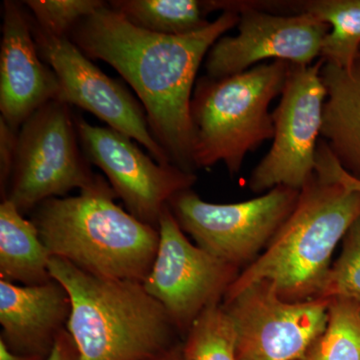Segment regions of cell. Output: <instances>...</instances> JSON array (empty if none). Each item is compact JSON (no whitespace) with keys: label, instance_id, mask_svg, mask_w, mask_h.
<instances>
[{"label":"cell","instance_id":"cell-1","mask_svg":"<svg viewBox=\"0 0 360 360\" xmlns=\"http://www.w3.org/2000/svg\"><path fill=\"white\" fill-rule=\"evenodd\" d=\"M238 21V11L226 9L200 32L169 37L137 27L108 4L79 21L68 39L131 85L151 134L172 165L193 172L191 104L196 75L212 45Z\"/></svg>","mask_w":360,"mask_h":360},{"label":"cell","instance_id":"cell-2","mask_svg":"<svg viewBox=\"0 0 360 360\" xmlns=\"http://www.w3.org/2000/svg\"><path fill=\"white\" fill-rule=\"evenodd\" d=\"M49 271L70 296L66 330L78 360H143L184 340L141 281L94 276L56 257Z\"/></svg>","mask_w":360,"mask_h":360},{"label":"cell","instance_id":"cell-3","mask_svg":"<svg viewBox=\"0 0 360 360\" xmlns=\"http://www.w3.org/2000/svg\"><path fill=\"white\" fill-rule=\"evenodd\" d=\"M359 215V191L314 174L290 217L239 274L224 300L260 281L274 284L286 302L316 300L333 266V251Z\"/></svg>","mask_w":360,"mask_h":360},{"label":"cell","instance_id":"cell-4","mask_svg":"<svg viewBox=\"0 0 360 360\" xmlns=\"http://www.w3.org/2000/svg\"><path fill=\"white\" fill-rule=\"evenodd\" d=\"M111 186L53 198L32 210V221L51 257L94 276L141 281L155 262L160 231L115 205Z\"/></svg>","mask_w":360,"mask_h":360},{"label":"cell","instance_id":"cell-5","mask_svg":"<svg viewBox=\"0 0 360 360\" xmlns=\"http://www.w3.org/2000/svg\"><path fill=\"white\" fill-rule=\"evenodd\" d=\"M291 63H260L232 77L196 82L191 104L194 168L224 162L238 174L245 156L274 139L269 105L285 86Z\"/></svg>","mask_w":360,"mask_h":360},{"label":"cell","instance_id":"cell-6","mask_svg":"<svg viewBox=\"0 0 360 360\" xmlns=\"http://www.w3.org/2000/svg\"><path fill=\"white\" fill-rule=\"evenodd\" d=\"M75 116L59 101L45 103L21 125L6 200L22 214L75 188L94 191L110 186L94 174L79 148Z\"/></svg>","mask_w":360,"mask_h":360},{"label":"cell","instance_id":"cell-7","mask_svg":"<svg viewBox=\"0 0 360 360\" xmlns=\"http://www.w3.org/2000/svg\"><path fill=\"white\" fill-rule=\"evenodd\" d=\"M300 193L278 186L253 200L222 205L202 200L188 189L167 205L196 245L240 269L266 248L292 212Z\"/></svg>","mask_w":360,"mask_h":360},{"label":"cell","instance_id":"cell-8","mask_svg":"<svg viewBox=\"0 0 360 360\" xmlns=\"http://www.w3.org/2000/svg\"><path fill=\"white\" fill-rule=\"evenodd\" d=\"M322 59L309 65H291L278 105L272 112L271 148L250 175L255 193L278 186L302 191L316 167L326 91Z\"/></svg>","mask_w":360,"mask_h":360},{"label":"cell","instance_id":"cell-9","mask_svg":"<svg viewBox=\"0 0 360 360\" xmlns=\"http://www.w3.org/2000/svg\"><path fill=\"white\" fill-rule=\"evenodd\" d=\"M160 245L144 279L146 291L165 307L184 340L205 310L221 305L239 269L194 245L168 205L158 224Z\"/></svg>","mask_w":360,"mask_h":360},{"label":"cell","instance_id":"cell-10","mask_svg":"<svg viewBox=\"0 0 360 360\" xmlns=\"http://www.w3.org/2000/svg\"><path fill=\"white\" fill-rule=\"evenodd\" d=\"M328 300L286 302L260 281L225 298L222 309L236 335L238 360H298L323 333Z\"/></svg>","mask_w":360,"mask_h":360},{"label":"cell","instance_id":"cell-11","mask_svg":"<svg viewBox=\"0 0 360 360\" xmlns=\"http://www.w3.org/2000/svg\"><path fill=\"white\" fill-rule=\"evenodd\" d=\"M213 11H238V32L220 37L206 56V77H232L264 60H281L309 65L321 58L322 42L329 32L328 23L307 13L277 15L257 4L210 1Z\"/></svg>","mask_w":360,"mask_h":360},{"label":"cell","instance_id":"cell-12","mask_svg":"<svg viewBox=\"0 0 360 360\" xmlns=\"http://www.w3.org/2000/svg\"><path fill=\"white\" fill-rule=\"evenodd\" d=\"M30 27L42 60L58 77V101L89 111L110 129L139 141L160 165H172L149 129L143 106L117 80L108 77L68 37H54L35 25Z\"/></svg>","mask_w":360,"mask_h":360},{"label":"cell","instance_id":"cell-13","mask_svg":"<svg viewBox=\"0 0 360 360\" xmlns=\"http://www.w3.org/2000/svg\"><path fill=\"white\" fill-rule=\"evenodd\" d=\"M75 125L87 160L103 170L127 212L143 224L158 229L169 200L198 180L193 172L156 162L122 132L94 127L80 116Z\"/></svg>","mask_w":360,"mask_h":360},{"label":"cell","instance_id":"cell-14","mask_svg":"<svg viewBox=\"0 0 360 360\" xmlns=\"http://www.w3.org/2000/svg\"><path fill=\"white\" fill-rule=\"evenodd\" d=\"M59 92L56 73L37 49L28 13L22 4L6 0L0 49V117L18 131L42 105L58 101Z\"/></svg>","mask_w":360,"mask_h":360},{"label":"cell","instance_id":"cell-15","mask_svg":"<svg viewBox=\"0 0 360 360\" xmlns=\"http://www.w3.org/2000/svg\"><path fill=\"white\" fill-rule=\"evenodd\" d=\"M70 314V296L54 278L39 285L0 279V340L15 354L46 357Z\"/></svg>","mask_w":360,"mask_h":360},{"label":"cell","instance_id":"cell-16","mask_svg":"<svg viewBox=\"0 0 360 360\" xmlns=\"http://www.w3.org/2000/svg\"><path fill=\"white\" fill-rule=\"evenodd\" d=\"M321 78L326 91L322 141L341 167L360 180V56L350 68L324 63Z\"/></svg>","mask_w":360,"mask_h":360},{"label":"cell","instance_id":"cell-17","mask_svg":"<svg viewBox=\"0 0 360 360\" xmlns=\"http://www.w3.org/2000/svg\"><path fill=\"white\" fill-rule=\"evenodd\" d=\"M51 257L32 220L11 201L0 205V279L20 285H39L52 279Z\"/></svg>","mask_w":360,"mask_h":360},{"label":"cell","instance_id":"cell-18","mask_svg":"<svg viewBox=\"0 0 360 360\" xmlns=\"http://www.w3.org/2000/svg\"><path fill=\"white\" fill-rule=\"evenodd\" d=\"M108 6L132 25L169 37L191 34L210 25L208 1L198 0H111Z\"/></svg>","mask_w":360,"mask_h":360},{"label":"cell","instance_id":"cell-19","mask_svg":"<svg viewBox=\"0 0 360 360\" xmlns=\"http://www.w3.org/2000/svg\"><path fill=\"white\" fill-rule=\"evenodd\" d=\"M295 6L297 13L312 14L329 25L321 59L338 68H352L360 56V0H314Z\"/></svg>","mask_w":360,"mask_h":360},{"label":"cell","instance_id":"cell-20","mask_svg":"<svg viewBox=\"0 0 360 360\" xmlns=\"http://www.w3.org/2000/svg\"><path fill=\"white\" fill-rule=\"evenodd\" d=\"M328 302V326L298 360H360V304Z\"/></svg>","mask_w":360,"mask_h":360},{"label":"cell","instance_id":"cell-21","mask_svg":"<svg viewBox=\"0 0 360 360\" xmlns=\"http://www.w3.org/2000/svg\"><path fill=\"white\" fill-rule=\"evenodd\" d=\"M189 360H238L236 335L221 305L205 310L184 340Z\"/></svg>","mask_w":360,"mask_h":360},{"label":"cell","instance_id":"cell-22","mask_svg":"<svg viewBox=\"0 0 360 360\" xmlns=\"http://www.w3.org/2000/svg\"><path fill=\"white\" fill-rule=\"evenodd\" d=\"M316 300H345L360 304V215L343 238L340 255Z\"/></svg>","mask_w":360,"mask_h":360},{"label":"cell","instance_id":"cell-23","mask_svg":"<svg viewBox=\"0 0 360 360\" xmlns=\"http://www.w3.org/2000/svg\"><path fill=\"white\" fill-rule=\"evenodd\" d=\"M35 25L54 37H68L79 21L108 6L101 0H28Z\"/></svg>","mask_w":360,"mask_h":360},{"label":"cell","instance_id":"cell-24","mask_svg":"<svg viewBox=\"0 0 360 360\" xmlns=\"http://www.w3.org/2000/svg\"><path fill=\"white\" fill-rule=\"evenodd\" d=\"M315 174L319 175L321 179L338 182L347 188L354 189L360 193V180L352 176L345 168L341 167L340 163L328 148V144L322 139L319 141V148H317Z\"/></svg>","mask_w":360,"mask_h":360},{"label":"cell","instance_id":"cell-25","mask_svg":"<svg viewBox=\"0 0 360 360\" xmlns=\"http://www.w3.org/2000/svg\"><path fill=\"white\" fill-rule=\"evenodd\" d=\"M18 134V130L9 127L6 120L0 117V193L2 201L6 200L13 172Z\"/></svg>","mask_w":360,"mask_h":360},{"label":"cell","instance_id":"cell-26","mask_svg":"<svg viewBox=\"0 0 360 360\" xmlns=\"http://www.w3.org/2000/svg\"><path fill=\"white\" fill-rule=\"evenodd\" d=\"M45 360H78L77 345L66 329L58 336Z\"/></svg>","mask_w":360,"mask_h":360},{"label":"cell","instance_id":"cell-27","mask_svg":"<svg viewBox=\"0 0 360 360\" xmlns=\"http://www.w3.org/2000/svg\"><path fill=\"white\" fill-rule=\"evenodd\" d=\"M143 360H189L187 359L186 352H184V340L179 341L174 347L168 348L165 352L149 357Z\"/></svg>","mask_w":360,"mask_h":360},{"label":"cell","instance_id":"cell-28","mask_svg":"<svg viewBox=\"0 0 360 360\" xmlns=\"http://www.w3.org/2000/svg\"><path fill=\"white\" fill-rule=\"evenodd\" d=\"M46 357L39 355L18 354L11 352L6 343L0 340V360H45Z\"/></svg>","mask_w":360,"mask_h":360}]
</instances>
